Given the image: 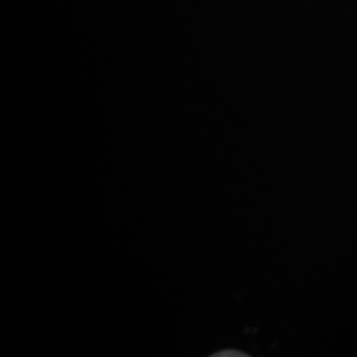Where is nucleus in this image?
Segmentation results:
<instances>
[{"instance_id": "nucleus-1", "label": "nucleus", "mask_w": 357, "mask_h": 357, "mask_svg": "<svg viewBox=\"0 0 357 357\" xmlns=\"http://www.w3.org/2000/svg\"><path fill=\"white\" fill-rule=\"evenodd\" d=\"M223 356H240V357H243V356H247V354H243V352H218V354H215V357H223Z\"/></svg>"}]
</instances>
